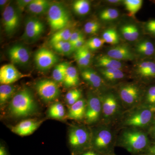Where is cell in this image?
<instances>
[{
    "label": "cell",
    "mask_w": 155,
    "mask_h": 155,
    "mask_svg": "<svg viewBox=\"0 0 155 155\" xmlns=\"http://www.w3.org/2000/svg\"><path fill=\"white\" fill-rule=\"evenodd\" d=\"M142 0H125L123 1L126 10L129 12L130 16L134 15L141 8L142 6Z\"/></svg>",
    "instance_id": "836d02e7"
},
{
    "label": "cell",
    "mask_w": 155,
    "mask_h": 155,
    "mask_svg": "<svg viewBox=\"0 0 155 155\" xmlns=\"http://www.w3.org/2000/svg\"><path fill=\"white\" fill-rule=\"evenodd\" d=\"M137 155H152L150 154L149 153H143Z\"/></svg>",
    "instance_id": "f907efd6"
},
{
    "label": "cell",
    "mask_w": 155,
    "mask_h": 155,
    "mask_svg": "<svg viewBox=\"0 0 155 155\" xmlns=\"http://www.w3.org/2000/svg\"><path fill=\"white\" fill-rule=\"evenodd\" d=\"M145 28L148 31L155 36V20H150L147 22Z\"/></svg>",
    "instance_id": "60d3db41"
},
{
    "label": "cell",
    "mask_w": 155,
    "mask_h": 155,
    "mask_svg": "<svg viewBox=\"0 0 155 155\" xmlns=\"http://www.w3.org/2000/svg\"><path fill=\"white\" fill-rule=\"evenodd\" d=\"M101 103L102 111L105 119L114 118L119 113L120 105L117 98L112 93L104 95L100 97Z\"/></svg>",
    "instance_id": "4fadbf2b"
},
{
    "label": "cell",
    "mask_w": 155,
    "mask_h": 155,
    "mask_svg": "<svg viewBox=\"0 0 155 155\" xmlns=\"http://www.w3.org/2000/svg\"><path fill=\"white\" fill-rule=\"evenodd\" d=\"M35 87L39 96L45 101H54L60 95V89L55 81L42 79L38 81Z\"/></svg>",
    "instance_id": "52a82bcc"
},
{
    "label": "cell",
    "mask_w": 155,
    "mask_h": 155,
    "mask_svg": "<svg viewBox=\"0 0 155 155\" xmlns=\"http://www.w3.org/2000/svg\"><path fill=\"white\" fill-rule=\"evenodd\" d=\"M48 114L49 117L53 119H63L65 115V108L61 103H54L50 107Z\"/></svg>",
    "instance_id": "4dcf8cb0"
},
{
    "label": "cell",
    "mask_w": 155,
    "mask_h": 155,
    "mask_svg": "<svg viewBox=\"0 0 155 155\" xmlns=\"http://www.w3.org/2000/svg\"><path fill=\"white\" fill-rule=\"evenodd\" d=\"M154 130H155V125Z\"/></svg>",
    "instance_id": "f5cc1de1"
},
{
    "label": "cell",
    "mask_w": 155,
    "mask_h": 155,
    "mask_svg": "<svg viewBox=\"0 0 155 155\" xmlns=\"http://www.w3.org/2000/svg\"><path fill=\"white\" fill-rule=\"evenodd\" d=\"M115 143L114 134L110 127L101 126L95 129L91 141V149L102 155L114 153Z\"/></svg>",
    "instance_id": "3957f363"
},
{
    "label": "cell",
    "mask_w": 155,
    "mask_h": 155,
    "mask_svg": "<svg viewBox=\"0 0 155 155\" xmlns=\"http://www.w3.org/2000/svg\"><path fill=\"white\" fill-rule=\"evenodd\" d=\"M147 103L150 104H155V86L149 89L146 97Z\"/></svg>",
    "instance_id": "f35d334b"
},
{
    "label": "cell",
    "mask_w": 155,
    "mask_h": 155,
    "mask_svg": "<svg viewBox=\"0 0 155 155\" xmlns=\"http://www.w3.org/2000/svg\"><path fill=\"white\" fill-rule=\"evenodd\" d=\"M107 2L112 4H118L122 2V1H119V0H111V1H107Z\"/></svg>",
    "instance_id": "681fc988"
},
{
    "label": "cell",
    "mask_w": 155,
    "mask_h": 155,
    "mask_svg": "<svg viewBox=\"0 0 155 155\" xmlns=\"http://www.w3.org/2000/svg\"><path fill=\"white\" fill-rule=\"evenodd\" d=\"M136 52L143 57H149L152 55L155 52V47L151 41L147 40L139 42L135 46Z\"/></svg>",
    "instance_id": "cb8c5ba5"
},
{
    "label": "cell",
    "mask_w": 155,
    "mask_h": 155,
    "mask_svg": "<svg viewBox=\"0 0 155 155\" xmlns=\"http://www.w3.org/2000/svg\"><path fill=\"white\" fill-rule=\"evenodd\" d=\"M42 122L31 119L22 121L11 128L12 132L21 136L30 135L39 127Z\"/></svg>",
    "instance_id": "e0dca14e"
},
{
    "label": "cell",
    "mask_w": 155,
    "mask_h": 155,
    "mask_svg": "<svg viewBox=\"0 0 155 155\" xmlns=\"http://www.w3.org/2000/svg\"><path fill=\"white\" fill-rule=\"evenodd\" d=\"M97 66L105 69H117L122 70L124 65L121 61L111 58L107 55L100 56L97 60Z\"/></svg>",
    "instance_id": "7402d4cb"
},
{
    "label": "cell",
    "mask_w": 155,
    "mask_h": 155,
    "mask_svg": "<svg viewBox=\"0 0 155 155\" xmlns=\"http://www.w3.org/2000/svg\"><path fill=\"white\" fill-rule=\"evenodd\" d=\"M77 155H102L101 154L97 152L96 151L92 149H90L87 150L83 152V153Z\"/></svg>",
    "instance_id": "f6af8a7d"
},
{
    "label": "cell",
    "mask_w": 155,
    "mask_h": 155,
    "mask_svg": "<svg viewBox=\"0 0 155 155\" xmlns=\"http://www.w3.org/2000/svg\"><path fill=\"white\" fill-rule=\"evenodd\" d=\"M104 41L102 38H92L89 39L85 43V45L88 48L90 51H96L98 49L100 48L104 44Z\"/></svg>",
    "instance_id": "d590c367"
},
{
    "label": "cell",
    "mask_w": 155,
    "mask_h": 155,
    "mask_svg": "<svg viewBox=\"0 0 155 155\" xmlns=\"http://www.w3.org/2000/svg\"><path fill=\"white\" fill-rule=\"evenodd\" d=\"M152 155H155V145L151 147H149L146 152Z\"/></svg>",
    "instance_id": "7dc6e473"
},
{
    "label": "cell",
    "mask_w": 155,
    "mask_h": 155,
    "mask_svg": "<svg viewBox=\"0 0 155 155\" xmlns=\"http://www.w3.org/2000/svg\"><path fill=\"white\" fill-rule=\"evenodd\" d=\"M73 31L69 28H65L56 31L50 39L51 45L61 41H69Z\"/></svg>",
    "instance_id": "f1b7e54d"
},
{
    "label": "cell",
    "mask_w": 155,
    "mask_h": 155,
    "mask_svg": "<svg viewBox=\"0 0 155 155\" xmlns=\"http://www.w3.org/2000/svg\"><path fill=\"white\" fill-rule=\"evenodd\" d=\"M69 15L67 8L60 3L51 4L48 12V20L52 30L57 31L66 28Z\"/></svg>",
    "instance_id": "5b68a950"
},
{
    "label": "cell",
    "mask_w": 155,
    "mask_h": 155,
    "mask_svg": "<svg viewBox=\"0 0 155 155\" xmlns=\"http://www.w3.org/2000/svg\"><path fill=\"white\" fill-rule=\"evenodd\" d=\"M0 155H9L6 148L2 145L0 146Z\"/></svg>",
    "instance_id": "bcb514c9"
},
{
    "label": "cell",
    "mask_w": 155,
    "mask_h": 155,
    "mask_svg": "<svg viewBox=\"0 0 155 155\" xmlns=\"http://www.w3.org/2000/svg\"><path fill=\"white\" fill-rule=\"evenodd\" d=\"M69 66L68 62H63L56 65L52 72V77L54 81L59 83H63L67 68Z\"/></svg>",
    "instance_id": "4316f807"
},
{
    "label": "cell",
    "mask_w": 155,
    "mask_h": 155,
    "mask_svg": "<svg viewBox=\"0 0 155 155\" xmlns=\"http://www.w3.org/2000/svg\"><path fill=\"white\" fill-rule=\"evenodd\" d=\"M69 143L74 155H77L91 149V137L84 127L76 126L70 130Z\"/></svg>",
    "instance_id": "277c9868"
},
{
    "label": "cell",
    "mask_w": 155,
    "mask_h": 155,
    "mask_svg": "<svg viewBox=\"0 0 155 155\" xmlns=\"http://www.w3.org/2000/svg\"><path fill=\"white\" fill-rule=\"evenodd\" d=\"M102 38L105 43L112 45L118 44L120 41L118 32L114 28H108L103 32Z\"/></svg>",
    "instance_id": "1f68e13d"
},
{
    "label": "cell",
    "mask_w": 155,
    "mask_h": 155,
    "mask_svg": "<svg viewBox=\"0 0 155 155\" xmlns=\"http://www.w3.org/2000/svg\"><path fill=\"white\" fill-rule=\"evenodd\" d=\"M15 87L11 84H1L0 86V104H6L14 95Z\"/></svg>",
    "instance_id": "83f0119b"
},
{
    "label": "cell",
    "mask_w": 155,
    "mask_h": 155,
    "mask_svg": "<svg viewBox=\"0 0 155 155\" xmlns=\"http://www.w3.org/2000/svg\"><path fill=\"white\" fill-rule=\"evenodd\" d=\"M20 16L14 6L8 5L2 14V22L4 29L8 35H12L17 30L20 23Z\"/></svg>",
    "instance_id": "9c48e42d"
},
{
    "label": "cell",
    "mask_w": 155,
    "mask_h": 155,
    "mask_svg": "<svg viewBox=\"0 0 155 155\" xmlns=\"http://www.w3.org/2000/svg\"><path fill=\"white\" fill-rule=\"evenodd\" d=\"M75 59L78 66L84 68L88 67L91 61L85 58L78 51H76L75 54Z\"/></svg>",
    "instance_id": "74e56055"
},
{
    "label": "cell",
    "mask_w": 155,
    "mask_h": 155,
    "mask_svg": "<svg viewBox=\"0 0 155 155\" xmlns=\"http://www.w3.org/2000/svg\"><path fill=\"white\" fill-rule=\"evenodd\" d=\"M87 101L81 99L77 102L70 106L68 117L74 120H81L85 116Z\"/></svg>",
    "instance_id": "ffe728a7"
},
{
    "label": "cell",
    "mask_w": 155,
    "mask_h": 155,
    "mask_svg": "<svg viewBox=\"0 0 155 155\" xmlns=\"http://www.w3.org/2000/svg\"><path fill=\"white\" fill-rule=\"evenodd\" d=\"M99 71L103 77L108 81H116L125 77V74L120 69L101 68Z\"/></svg>",
    "instance_id": "484cf974"
},
{
    "label": "cell",
    "mask_w": 155,
    "mask_h": 155,
    "mask_svg": "<svg viewBox=\"0 0 155 155\" xmlns=\"http://www.w3.org/2000/svg\"><path fill=\"white\" fill-rule=\"evenodd\" d=\"M102 111L101 103L99 97L92 94L88 95L87 101L85 117L88 124H93L100 119Z\"/></svg>",
    "instance_id": "8fae6325"
},
{
    "label": "cell",
    "mask_w": 155,
    "mask_h": 155,
    "mask_svg": "<svg viewBox=\"0 0 155 155\" xmlns=\"http://www.w3.org/2000/svg\"><path fill=\"white\" fill-rule=\"evenodd\" d=\"M51 5L47 0H32L27 8L32 14H41L48 12Z\"/></svg>",
    "instance_id": "603a6c76"
},
{
    "label": "cell",
    "mask_w": 155,
    "mask_h": 155,
    "mask_svg": "<svg viewBox=\"0 0 155 155\" xmlns=\"http://www.w3.org/2000/svg\"><path fill=\"white\" fill-rule=\"evenodd\" d=\"M101 28V25L96 21H88L84 25V31L88 34L96 33Z\"/></svg>",
    "instance_id": "8d00e7d4"
},
{
    "label": "cell",
    "mask_w": 155,
    "mask_h": 155,
    "mask_svg": "<svg viewBox=\"0 0 155 155\" xmlns=\"http://www.w3.org/2000/svg\"><path fill=\"white\" fill-rule=\"evenodd\" d=\"M108 155H116V154L114 153H113L110 154Z\"/></svg>",
    "instance_id": "816d5d0a"
},
{
    "label": "cell",
    "mask_w": 155,
    "mask_h": 155,
    "mask_svg": "<svg viewBox=\"0 0 155 155\" xmlns=\"http://www.w3.org/2000/svg\"><path fill=\"white\" fill-rule=\"evenodd\" d=\"M121 35L125 40L133 42L138 39L140 35L139 29L133 24H126L120 28Z\"/></svg>",
    "instance_id": "44dd1931"
},
{
    "label": "cell",
    "mask_w": 155,
    "mask_h": 155,
    "mask_svg": "<svg viewBox=\"0 0 155 155\" xmlns=\"http://www.w3.org/2000/svg\"><path fill=\"white\" fill-rule=\"evenodd\" d=\"M27 76L19 72L13 64H6L0 69L1 84H11Z\"/></svg>",
    "instance_id": "5bb4252c"
},
{
    "label": "cell",
    "mask_w": 155,
    "mask_h": 155,
    "mask_svg": "<svg viewBox=\"0 0 155 155\" xmlns=\"http://www.w3.org/2000/svg\"><path fill=\"white\" fill-rule=\"evenodd\" d=\"M107 55L118 61H132L135 58L130 48L125 45H117L108 50Z\"/></svg>",
    "instance_id": "2e32d148"
},
{
    "label": "cell",
    "mask_w": 155,
    "mask_h": 155,
    "mask_svg": "<svg viewBox=\"0 0 155 155\" xmlns=\"http://www.w3.org/2000/svg\"><path fill=\"white\" fill-rule=\"evenodd\" d=\"M141 92L138 86L133 84L122 85L119 90V95L122 102L130 107L137 104L141 98Z\"/></svg>",
    "instance_id": "30bf717a"
},
{
    "label": "cell",
    "mask_w": 155,
    "mask_h": 155,
    "mask_svg": "<svg viewBox=\"0 0 155 155\" xmlns=\"http://www.w3.org/2000/svg\"><path fill=\"white\" fill-rule=\"evenodd\" d=\"M83 36V34L81 31L79 30H76L73 31L69 39V41L71 44L75 43V41L78 40L79 39L81 38Z\"/></svg>",
    "instance_id": "ab89813d"
},
{
    "label": "cell",
    "mask_w": 155,
    "mask_h": 155,
    "mask_svg": "<svg viewBox=\"0 0 155 155\" xmlns=\"http://www.w3.org/2000/svg\"><path fill=\"white\" fill-rule=\"evenodd\" d=\"M81 93L80 91L77 89L72 90L69 91V92L66 95V100L67 101L71 99L74 97L76 96L78 94Z\"/></svg>",
    "instance_id": "ee69618b"
},
{
    "label": "cell",
    "mask_w": 155,
    "mask_h": 155,
    "mask_svg": "<svg viewBox=\"0 0 155 155\" xmlns=\"http://www.w3.org/2000/svg\"><path fill=\"white\" fill-rule=\"evenodd\" d=\"M72 45L73 47V49L74 51H76L78 50L79 49L81 48H82L85 45V41H84V36L81 38L79 39L77 41L72 44Z\"/></svg>",
    "instance_id": "b9f144b4"
},
{
    "label": "cell",
    "mask_w": 155,
    "mask_h": 155,
    "mask_svg": "<svg viewBox=\"0 0 155 155\" xmlns=\"http://www.w3.org/2000/svg\"><path fill=\"white\" fill-rule=\"evenodd\" d=\"M44 24L36 17H30L25 22V31L23 38L29 41H36L44 32Z\"/></svg>",
    "instance_id": "7c38bea8"
},
{
    "label": "cell",
    "mask_w": 155,
    "mask_h": 155,
    "mask_svg": "<svg viewBox=\"0 0 155 155\" xmlns=\"http://www.w3.org/2000/svg\"><path fill=\"white\" fill-rule=\"evenodd\" d=\"M74 12L80 16H84L88 14L90 10V3L86 0H77L72 5Z\"/></svg>",
    "instance_id": "f546056e"
},
{
    "label": "cell",
    "mask_w": 155,
    "mask_h": 155,
    "mask_svg": "<svg viewBox=\"0 0 155 155\" xmlns=\"http://www.w3.org/2000/svg\"><path fill=\"white\" fill-rule=\"evenodd\" d=\"M31 1L32 0H18L17 2V7L19 10L22 11L26 7L27 8Z\"/></svg>",
    "instance_id": "7bdbcfd3"
},
{
    "label": "cell",
    "mask_w": 155,
    "mask_h": 155,
    "mask_svg": "<svg viewBox=\"0 0 155 155\" xmlns=\"http://www.w3.org/2000/svg\"><path fill=\"white\" fill-rule=\"evenodd\" d=\"M119 16V11L114 8H108L103 10L100 13V19L103 21H110L116 20Z\"/></svg>",
    "instance_id": "e575fe53"
},
{
    "label": "cell",
    "mask_w": 155,
    "mask_h": 155,
    "mask_svg": "<svg viewBox=\"0 0 155 155\" xmlns=\"http://www.w3.org/2000/svg\"><path fill=\"white\" fill-rule=\"evenodd\" d=\"M51 45L58 52L65 55L70 54L74 51L72 45L69 41L58 42Z\"/></svg>",
    "instance_id": "d6a6232c"
},
{
    "label": "cell",
    "mask_w": 155,
    "mask_h": 155,
    "mask_svg": "<svg viewBox=\"0 0 155 155\" xmlns=\"http://www.w3.org/2000/svg\"><path fill=\"white\" fill-rule=\"evenodd\" d=\"M117 143L118 146L122 147L133 155L146 153L149 148L147 135L137 128H128L123 130Z\"/></svg>",
    "instance_id": "6da1fadb"
},
{
    "label": "cell",
    "mask_w": 155,
    "mask_h": 155,
    "mask_svg": "<svg viewBox=\"0 0 155 155\" xmlns=\"http://www.w3.org/2000/svg\"><path fill=\"white\" fill-rule=\"evenodd\" d=\"M135 71L141 77H155V63L150 61L139 62L136 66Z\"/></svg>",
    "instance_id": "d6986e66"
},
{
    "label": "cell",
    "mask_w": 155,
    "mask_h": 155,
    "mask_svg": "<svg viewBox=\"0 0 155 155\" xmlns=\"http://www.w3.org/2000/svg\"><path fill=\"white\" fill-rule=\"evenodd\" d=\"M9 111L16 117H25L32 115L36 105L30 91L23 89L14 95L9 106Z\"/></svg>",
    "instance_id": "7a4b0ae2"
},
{
    "label": "cell",
    "mask_w": 155,
    "mask_h": 155,
    "mask_svg": "<svg viewBox=\"0 0 155 155\" xmlns=\"http://www.w3.org/2000/svg\"><path fill=\"white\" fill-rule=\"evenodd\" d=\"M11 62L19 66H25L28 64L30 54L28 49L22 45H17L10 48L8 52Z\"/></svg>",
    "instance_id": "9a60e30c"
},
{
    "label": "cell",
    "mask_w": 155,
    "mask_h": 155,
    "mask_svg": "<svg viewBox=\"0 0 155 155\" xmlns=\"http://www.w3.org/2000/svg\"><path fill=\"white\" fill-rule=\"evenodd\" d=\"M79 82V76L77 69L73 66H69L67 68L64 81L66 87H72L76 86Z\"/></svg>",
    "instance_id": "d4e9b609"
},
{
    "label": "cell",
    "mask_w": 155,
    "mask_h": 155,
    "mask_svg": "<svg viewBox=\"0 0 155 155\" xmlns=\"http://www.w3.org/2000/svg\"><path fill=\"white\" fill-rule=\"evenodd\" d=\"M152 111L147 108H140L132 112L124 120L123 124L128 128H143L149 125L152 119Z\"/></svg>",
    "instance_id": "8992f818"
},
{
    "label": "cell",
    "mask_w": 155,
    "mask_h": 155,
    "mask_svg": "<svg viewBox=\"0 0 155 155\" xmlns=\"http://www.w3.org/2000/svg\"><path fill=\"white\" fill-rule=\"evenodd\" d=\"M81 75L84 80L94 88H99L104 86L101 78L92 69H84L81 72Z\"/></svg>",
    "instance_id": "ac0fdd59"
},
{
    "label": "cell",
    "mask_w": 155,
    "mask_h": 155,
    "mask_svg": "<svg viewBox=\"0 0 155 155\" xmlns=\"http://www.w3.org/2000/svg\"><path fill=\"white\" fill-rule=\"evenodd\" d=\"M8 1L7 0H1L0 1V6H1V8H5L6 7V5H7V3L8 2Z\"/></svg>",
    "instance_id": "c3c4849f"
},
{
    "label": "cell",
    "mask_w": 155,
    "mask_h": 155,
    "mask_svg": "<svg viewBox=\"0 0 155 155\" xmlns=\"http://www.w3.org/2000/svg\"><path fill=\"white\" fill-rule=\"evenodd\" d=\"M35 62L39 70H49L58 62L59 58L52 51L46 48H41L35 54Z\"/></svg>",
    "instance_id": "ba28073f"
}]
</instances>
